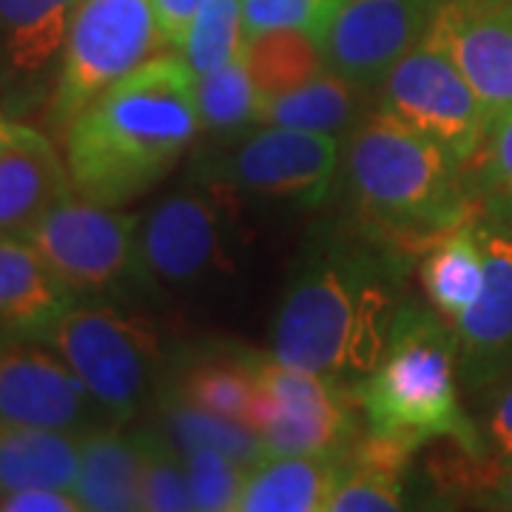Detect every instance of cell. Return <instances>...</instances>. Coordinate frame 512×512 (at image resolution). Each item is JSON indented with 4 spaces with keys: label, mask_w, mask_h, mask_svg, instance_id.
<instances>
[{
    "label": "cell",
    "mask_w": 512,
    "mask_h": 512,
    "mask_svg": "<svg viewBox=\"0 0 512 512\" xmlns=\"http://www.w3.org/2000/svg\"><path fill=\"white\" fill-rule=\"evenodd\" d=\"M410 262L413 254L362 222L322 234L282 293L271 353L342 387L365 379L382 362L407 305Z\"/></svg>",
    "instance_id": "cell-1"
},
{
    "label": "cell",
    "mask_w": 512,
    "mask_h": 512,
    "mask_svg": "<svg viewBox=\"0 0 512 512\" xmlns=\"http://www.w3.org/2000/svg\"><path fill=\"white\" fill-rule=\"evenodd\" d=\"M200 128L197 74L183 55L151 57L94 97L66 131L74 191L111 208L137 200L174 171Z\"/></svg>",
    "instance_id": "cell-2"
},
{
    "label": "cell",
    "mask_w": 512,
    "mask_h": 512,
    "mask_svg": "<svg viewBox=\"0 0 512 512\" xmlns=\"http://www.w3.org/2000/svg\"><path fill=\"white\" fill-rule=\"evenodd\" d=\"M342 177L356 222L413 256L478 217L464 165L382 109L350 131Z\"/></svg>",
    "instance_id": "cell-3"
},
{
    "label": "cell",
    "mask_w": 512,
    "mask_h": 512,
    "mask_svg": "<svg viewBox=\"0 0 512 512\" xmlns=\"http://www.w3.org/2000/svg\"><path fill=\"white\" fill-rule=\"evenodd\" d=\"M365 433L419 453L456 441L473 456H490L478 424L458 402L456 333L439 313L407 302L390 333L382 362L348 387Z\"/></svg>",
    "instance_id": "cell-4"
},
{
    "label": "cell",
    "mask_w": 512,
    "mask_h": 512,
    "mask_svg": "<svg viewBox=\"0 0 512 512\" xmlns=\"http://www.w3.org/2000/svg\"><path fill=\"white\" fill-rule=\"evenodd\" d=\"M89 387L114 424L134 421L163 387V350L154 328L114 305L72 302L40 336Z\"/></svg>",
    "instance_id": "cell-5"
},
{
    "label": "cell",
    "mask_w": 512,
    "mask_h": 512,
    "mask_svg": "<svg viewBox=\"0 0 512 512\" xmlns=\"http://www.w3.org/2000/svg\"><path fill=\"white\" fill-rule=\"evenodd\" d=\"M168 46L151 0H80L49 97V123L63 140L77 114L120 77Z\"/></svg>",
    "instance_id": "cell-6"
},
{
    "label": "cell",
    "mask_w": 512,
    "mask_h": 512,
    "mask_svg": "<svg viewBox=\"0 0 512 512\" xmlns=\"http://www.w3.org/2000/svg\"><path fill=\"white\" fill-rule=\"evenodd\" d=\"M256 396L245 424L279 456H342L356 430L348 387L279 362L274 353L245 350Z\"/></svg>",
    "instance_id": "cell-7"
},
{
    "label": "cell",
    "mask_w": 512,
    "mask_h": 512,
    "mask_svg": "<svg viewBox=\"0 0 512 512\" xmlns=\"http://www.w3.org/2000/svg\"><path fill=\"white\" fill-rule=\"evenodd\" d=\"M137 225V214H123L72 191L43 214L26 239L74 299L103 296L126 285L140 288Z\"/></svg>",
    "instance_id": "cell-8"
},
{
    "label": "cell",
    "mask_w": 512,
    "mask_h": 512,
    "mask_svg": "<svg viewBox=\"0 0 512 512\" xmlns=\"http://www.w3.org/2000/svg\"><path fill=\"white\" fill-rule=\"evenodd\" d=\"M379 109L444 146L458 163L478 154L490 123L456 63L421 37L382 80Z\"/></svg>",
    "instance_id": "cell-9"
},
{
    "label": "cell",
    "mask_w": 512,
    "mask_h": 512,
    "mask_svg": "<svg viewBox=\"0 0 512 512\" xmlns=\"http://www.w3.org/2000/svg\"><path fill=\"white\" fill-rule=\"evenodd\" d=\"M339 174V140L333 134L268 126L242 134L214 163V180L234 191L296 208L328 200Z\"/></svg>",
    "instance_id": "cell-10"
},
{
    "label": "cell",
    "mask_w": 512,
    "mask_h": 512,
    "mask_svg": "<svg viewBox=\"0 0 512 512\" xmlns=\"http://www.w3.org/2000/svg\"><path fill=\"white\" fill-rule=\"evenodd\" d=\"M0 424L86 436L114 421L55 348L35 336L0 333Z\"/></svg>",
    "instance_id": "cell-11"
},
{
    "label": "cell",
    "mask_w": 512,
    "mask_h": 512,
    "mask_svg": "<svg viewBox=\"0 0 512 512\" xmlns=\"http://www.w3.org/2000/svg\"><path fill=\"white\" fill-rule=\"evenodd\" d=\"M430 15L433 0H333L313 37L328 72L373 89L424 37Z\"/></svg>",
    "instance_id": "cell-12"
},
{
    "label": "cell",
    "mask_w": 512,
    "mask_h": 512,
    "mask_svg": "<svg viewBox=\"0 0 512 512\" xmlns=\"http://www.w3.org/2000/svg\"><path fill=\"white\" fill-rule=\"evenodd\" d=\"M424 40L456 63L490 126L512 109V0L433 3Z\"/></svg>",
    "instance_id": "cell-13"
},
{
    "label": "cell",
    "mask_w": 512,
    "mask_h": 512,
    "mask_svg": "<svg viewBox=\"0 0 512 512\" xmlns=\"http://www.w3.org/2000/svg\"><path fill=\"white\" fill-rule=\"evenodd\" d=\"M222 265L220 205L202 191H174L137 225L140 288L197 285Z\"/></svg>",
    "instance_id": "cell-14"
},
{
    "label": "cell",
    "mask_w": 512,
    "mask_h": 512,
    "mask_svg": "<svg viewBox=\"0 0 512 512\" xmlns=\"http://www.w3.org/2000/svg\"><path fill=\"white\" fill-rule=\"evenodd\" d=\"M484 288L453 322L458 376L470 390H484L512 370V231L481 220Z\"/></svg>",
    "instance_id": "cell-15"
},
{
    "label": "cell",
    "mask_w": 512,
    "mask_h": 512,
    "mask_svg": "<svg viewBox=\"0 0 512 512\" xmlns=\"http://www.w3.org/2000/svg\"><path fill=\"white\" fill-rule=\"evenodd\" d=\"M80 0H0V103L23 109L55 86Z\"/></svg>",
    "instance_id": "cell-16"
},
{
    "label": "cell",
    "mask_w": 512,
    "mask_h": 512,
    "mask_svg": "<svg viewBox=\"0 0 512 512\" xmlns=\"http://www.w3.org/2000/svg\"><path fill=\"white\" fill-rule=\"evenodd\" d=\"M74 191L66 157L37 128L20 126L0 154V237H29L49 208Z\"/></svg>",
    "instance_id": "cell-17"
},
{
    "label": "cell",
    "mask_w": 512,
    "mask_h": 512,
    "mask_svg": "<svg viewBox=\"0 0 512 512\" xmlns=\"http://www.w3.org/2000/svg\"><path fill=\"white\" fill-rule=\"evenodd\" d=\"M74 293L57 279L26 237H0V333L40 339Z\"/></svg>",
    "instance_id": "cell-18"
},
{
    "label": "cell",
    "mask_w": 512,
    "mask_h": 512,
    "mask_svg": "<svg viewBox=\"0 0 512 512\" xmlns=\"http://www.w3.org/2000/svg\"><path fill=\"white\" fill-rule=\"evenodd\" d=\"M342 456L268 453L248 467L234 512H325Z\"/></svg>",
    "instance_id": "cell-19"
},
{
    "label": "cell",
    "mask_w": 512,
    "mask_h": 512,
    "mask_svg": "<svg viewBox=\"0 0 512 512\" xmlns=\"http://www.w3.org/2000/svg\"><path fill=\"white\" fill-rule=\"evenodd\" d=\"M74 495L83 510H143V458L134 433L120 424L92 430L80 439V476Z\"/></svg>",
    "instance_id": "cell-20"
},
{
    "label": "cell",
    "mask_w": 512,
    "mask_h": 512,
    "mask_svg": "<svg viewBox=\"0 0 512 512\" xmlns=\"http://www.w3.org/2000/svg\"><path fill=\"white\" fill-rule=\"evenodd\" d=\"M165 393L183 402L220 413L245 424L256 396V384L242 348L197 350L165 367Z\"/></svg>",
    "instance_id": "cell-21"
},
{
    "label": "cell",
    "mask_w": 512,
    "mask_h": 512,
    "mask_svg": "<svg viewBox=\"0 0 512 512\" xmlns=\"http://www.w3.org/2000/svg\"><path fill=\"white\" fill-rule=\"evenodd\" d=\"M80 439L63 430L0 424V493L26 487L72 490L80 476Z\"/></svg>",
    "instance_id": "cell-22"
},
{
    "label": "cell",
    "mask_w": 512,
    "mask_h": 512,
    "mask_svg": "<svg viewBox=\"0 0 512 512\" xmlns=\"http://www.w3.org/2000/svg\"><path fill=\"white\" fill-rule=\"evenodd\" d=\"M421 288L441 319L456 322L484 288V245L481 220H464L441 234L421 262Z\"/></svg>",
    "instance_id": "cell-23"
},
{
    "label": "cell",
    "mask_w": 512,
    "mask_h": 512,
    "mask_svg": "<svg viewBox=\"0 0 512 512\" xmlns=\"http://www.w3.org/2000/svg\"><path fill=\"white\" fill-rule=\"evenodd\" d=\"M367 92H370L367 86H359L348 77L325 69L291 92L265 97L259 109V123L319 131V134L336 137L342 131H353L362 123V117L367 114Z\"/></svg>",
    "instance_id": "cell-24"
},
{
    "label": "cell",
    "mask_w": 512,
    "mask_h": 512,
    "mask_svg": "<svg viewBox=\"0 0 512 512\" xmlns=\"http://www.w3.org/2000/svg\"><path fill=\"white\" fill-rule=\"evenodd\" d=\"M154 404H157V416H160V430L174 441V447L180 453L191 450V447H214V450H222L225 456L242 461L245 467L268 456L262 439L242 421L194 407L165 390L157 393Z\"/></svg>",
    "instance_id": "cell-25"
},
{
    "label": "cell",
    "mask_w": 512,
    "mask_h": 512,
    "mask_svg": "<svg viewBox=\"0 0 512 512\" xmlns=\"http://www.w3.org/2000/svg\"><path fill=\"white\" fill-rule=\"evenodd\" d=\"M245 66L262 97L291 92L325 72L322 49L305 29H274L248 37Z\"/></svg>",
    "instance_id": "cell-26"
},
{
    "label": "cell",
    "mask_w": 512,
    "mask_h": 512,
    "mask_svg": "<svg viewBox=\"0 0 512 512\" xmlns=\"http://www.w3.org/2000/svg\"><path fill=\"white\" fill-rule=\"evenodd\" d=\"M427 481L436 498L512 512V464H498L490 456H473L458 444H450L441 458L427 461Z\"/></svg>",
    "instance_id": "cell-27"
},
{
    "label": "cell",
    "mask_w": 512,
    "mask_h": 512,
    "mask_svg": "<svg viewBox=\"0 0 512 512\" xmlns=\"http://www.w3.org/2000/svg\"><path fill=\"white\" fill-rule=\"evenodd\" d=\"M262 92L245 66V55L217 72L197 77V114L200 126L217 137H234L259 123Z\"/></svg>",
    "instance_id": "cell-28"
},
{
    "label": "cell",
    "mask_w": 512,
    "mask_h": 512,
    "mask_svg": "<svg viewBox=\"0 0 512 512\" xmlns=\"http://www.w3.org/2000/svg\"><path fill=\"white\" fill-rule=\"evenodd\" d=\"M464 174L484 222L512 231V109L490 126Z\"/></svg>",
    "instance_id": "cell-29"
},
{
    "label": "cell",
    "mask_w": 512,
    "mask_h": 512,
    "mask_svg": "<svg viewBox=\"0 0 512 512\" xmlns=\"http://www.w3.org/2000/svg\"><path fill=\"white\" fill-rule=\"evenodd\" d=\"M180 55L197 77L245 55L242 0H202L185 29Z\"/></svg>",
    "instance_id": "cell-30"
},
{
    "label": "cell",
    "mask_w": 512,
    "mask_h": 512,
    "mask_svg": "<svg viewBox=\"0 0 512 512\" xmlns=\"http://www.w3.org/2000/svg\"><path fill=\"white\" fill-rule=\"evenodd\" d=\"M140 458H143V510L183 512L194 510L188 478H185L183 453L163 430L134 433Z\"/></svg>",
    "instance_id": "cell-31"
},
{
    "label": "cell",
    "mask_w": 512,
    "mask_h": 512,
    "mask_svg": "<svg viewBox=\"0 0 512 512\" xmlns=\"http://www.w3.org/2000/svg\"><path fill=\"white\" fill-rule=\"evenodd\" d=\"M183 464L194 510H237L239 493H242L245 473H248V467L242 461L225 456L222 450H214V447H191V450H183Z\"/></svg>",
    "instance_id": "cell-32"
},
{
    "label": "cell",
    "mask_w": 512,
    "mask_h": 512,
    "mask_svg": "<svg viewBox=\"0 0 512 512\" xmlns=\"http://www.w3.org/2000/svg\"><path fill=\"white\" fill-rule=\"evenodd\" d=\"M333 0H242L245 40L274 29H305L316 35Z\"/></svg>",
    "instance_id": "cell-33"
},
{
    "label": "cell",
    "mask_w": 512,
    "mask_h": 512,
    "mask_svg": "<svg viewBox=\"0 0 512 512\" xmlns=\"http://www.w3.org/2000/svg\"><path fill=\"white\" fill-rule=\"evenodd\" d=\"M487 453L498 464H512V370L484 387V407L478 424Z\"/></svg>",
    "instance_id": "cell-34"
},
{
    "label": "cell",
    "mask_w": 512,
    "mask_h": 512,
    "mask_svg": "<svg viewBox=\"0 0 512 512\" xmlns=\"http://www.w3.org/2000/svg\"><path fill=\"white\" fill-rule=\"evenodd\" d=\"M0 510L3 512H77L83 510L72 490H55V487H26L0 493Z\"/></svg>",
    "instance_id": "cell-35"
},
{
    "label": "cell",
    "mask_w": 512,
    "mask_h": 512,
    "mask_svg": "<svg viewBox=\"0 0 512 512\" xmlns=\"http://www.w3.org/2000/svg\"><path fill=\"white\" fill-rule=\"evenodd\" d=\"M202 0H151L157 20H160V29H163L165 40L171 49H180L183 43L185 29L194 18V12L200 9Z\"/></svg>",
    "instance_id": "cell-36"
},
{
    "label": "cell",
    "mask_w": 512,
    "mask_h": 512,
    "mask_svg": "<svg viewBox=\"0 0 512 512\" xmlns=\"http://www.w3.org/2000/svg\"><path fill=\"white\" fill-rule=\"evenodd\" d=\"M18 128H20V123L9 120V117H3V111H0V154L12 146V143H15V137H18Z\"/></svg>",
    "instance_id": "cell-37"
},
{
    "label": "cell",
    "mask_w": 512,
    "mask_h": 512,
    "mask_svg": "<svg viewBox=\"0 0 512 512\" xmlns=\"http://www.w3.org/2000/svg\"><path fill=\"white\" fill-rule=\"evenodd\" d=\"M433 3H441V0H433Z\"/></svg>",
    "instance_id": "cell-38"
}]
</instances>
